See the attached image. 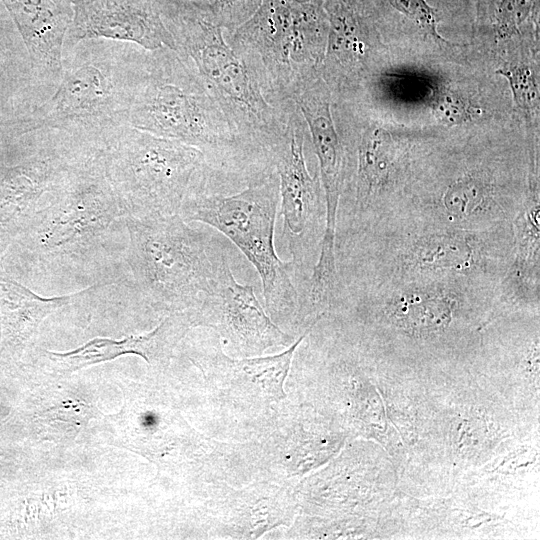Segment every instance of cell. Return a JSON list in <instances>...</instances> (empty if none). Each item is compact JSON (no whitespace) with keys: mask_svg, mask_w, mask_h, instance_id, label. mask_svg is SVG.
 Segmentation results:
<instances>
[{"mask_svg":"<svg viewBox=\"0 0 540 540\" xmlns=\"http://www.w3.org/2000/svg\"><path fill=\"white\" fill-rule=\"evenodd\" d=\"M28 51L36 101L42 105L62 76V55L72 23V0H2Z\"/></svg>","mask_w":540,"mask_h":540,"instance_id":"cell-14","label":"cell"},{"mask_svg":"<svg viewBox=\"0 0 540 540\" xmlns=\"http://www.w3.org/2000/svg\"><path fill=\"white\" fill-rule=\"evenodd\" d=\"M294 6L301 8L322 7L323 0H286Z\"/></svg>","mask_w":540,"mask_h":540,"instance_id":"cell-30","label":"cell"},{"mask_svg":"<svg viewBox=\"0 0 540 540\" xmlns=\"http://www.w3.org/2000/svg\"><path fill=\"white\" fill-rule=\"evenodd\" d=\"M453 302L438 294L411 293L396 298L389 307L393 321L407 332L429 335L451 321Z\"/></svg>","mask_w":540,"mask_h":540,"instance_id":"cell-22","label":"cell"},{"mask_svg":"<svg viewBox=\"0 0 540 540\" xmlns=\"http://www.w3.org/2000/svg\"><path fill=\"white\" fill-rule=\"evenodd\" d=\"M328 22L321 74L330 91L356 80L369 48V32L358 0H323Z\"/></svg>","mask_w":540,"mask_h":540,"instance_id":"cell-17","label":"cell"},{"mask_svg":"<svg viewBox=\"0 0 540 540\" xmlns=\"http://www.w3.org/2000/svg\"><path fill=\"white\" fill-rule=\"evenodd\" d=\"M149 50L91 38L63 50L54 93L30 114L0 125L15 133L42 131L83 155L103 152L130 125V110L145 75Z\"/></svg>","mask_w":540,"mask_h":540,"instance_id":"cell-1","label":"cell"},{"mask_svg":"<svg viewBox=\"0 0 540 540\" xmlns=\"http://www.w3.org/2000/svg\"><path fill=\"white\" fill-rule=\"evenodd\" d=\"M194 313L195 326L211 328L240 356H258L294 342L264 310L253 287L235 279L227 251L222 248L211 291Z\"/></svg>","mask_w":540,"mask_h":540,"instance_id":"cell-11","label":"cell"},{"mask_svg":"<svg viewBox=\"0 0 540 540\" xmlns=\"http://www.w3.org/2000/svg\"><path fill=\"white\" fill-rule=\"evenodd\" d=\"M155 3L175 50L191 62L233 131L271 156L286 135L294 100L277 89L257 55L228 41L210 7Z\"/></svg>","mask_w":540,"mask_h":540,"instance_id":"cell-2","label":"cell"},{"mask_svg":"<svg viewBox=\"0 0 540 540\" xmlns=\"http://www.w3.org/2000/svg\"><path fill=\"white\" fill-rule=\"evenodd\" d=\"M291 98L306 123L319 162V177L325 201V226L318 261L330 265L335 262L337 213L344 178V149L332 113V93L321 70H317L297 83Z\"/></svg>","mask_w":540,"mask_h":540,"instance_id":"cell-12","label":"cell"},{"mask_svg":"<svg viewBox=\"0 0 540 540\" xmlns=\"http://www.w3.org/2000/svg\"><path fill=\"white\" fill-rule=\"evenodd\" d=\"M225 34L229 42L257 55L277 89L292 99L297 83L322 68L328 22L323 6L263 0L249 19Z\"/></svg>","mask_w":540,"mask_h":540,"instance_id":"cell-8","label":"cell"},{"mask_svg":"<svg viewBox=\"0 0 540 540\" xmlns=\"http://www.w3.org/2000/svg\"><path fill=\"white\" fill-rule=\"evenodd\" d=\"M497 74L505 77L510 85L517 106L527 112L539 107V85L533 69L525 64L501 67Z\"/></svg>","mask_w":540,"mask_h":540,"instance_id":"cell-24","label":"cell"},{"mask_svg":"<svg viewBox=\"0 0 540 540\" xmlns=\"http://www.w3.org/2000/svg\"><path fill=\"white\" fill-rule=\"evenodd\" d=\"M263 0H209L216 21L226 33L233 32L249 19Z\"/></svg>","mask_w":540,"mask_h":540,"instance_id":"cell-27","label":"cell"},{"mask_svg":"<svg viewBox=\"0 0 540 540\" xmlns=\"http://www.w3.org/2000/svg\"><path fill=\"white\" fill-rule=\"evenodd\" d=\"M129 123L138 130L195 147L212 168L239 189L275 170L269 154L250 146L233 131L191 62L166 46L149 50Z\"/></svg>","mask_w":540,"mask_h":540,"instance_id":"cell-3","label":"cell"},{"mask_svg":"<svg viewBox=\"0 0 540 540\" xmlns=\"http://www.w3.org/2000/svg\"><path fill=\"white\" fill-rule=\"evenodd\" d=\"M280 203L276 169L266 177L230 193L200 191L189 194L179 215L209 225L227 237L257 271L271 318L296 324L300 296L290 262L275 250V223Z\"/></svg>","mask_w":540,"mask_h":540,"instance_id":"cell-6","label":"cell"},{"mask_svg":"<svg viewBox=\"0 0 540 540\" xmlns=\"http://www.w3.org/2000/svg\"><path fill=\"white\" fill-rule=\"evenodd\" d=\"M91 289L44 298L0 269V345L23 346L47 316L72 304Z\"/></svg>","mask_w":540,"mask_h":540,"instance_id":"cell-20","label":"cell"},{"mask_svg":"<svg viewBox=\"0 0 540 540\" xmlns=\"http://www.w3.org/2000/svg\"><path fill=\"white\" fill-rule=\"evenodd\" d=\"M36 108L31 60L22 37L0 0V125Z\"/></svg>","mask_w":540,"mask_h":540,"instance_id":"cell-18","label":"cell"},{"mask_svg":"<svg viewBox=\"0 0 540 540\" xmlns=\"http://www.w3.org/2000/svg\"><path fill=\"white\" fill-rule=\"evenodd\" d=\"M103 156L107 177L125 216L175 215L191 193L238 190L195 147L130 125L106 147Z\"/></svg>","mask_w":540,"mask_h":540,"instance_id":"cell-4","label":"cell"},{"mask_svg":"<svg viewBox=\"0 0 540 540\" xmlns=\"http://www.w3.org/2000/svg\"><path fill=\"white\" fill-rule=\"evenodd\" d=\"M355 171L351 182V206L348 216L358 218L373 195L388 180L392 171L394 146L390 133L381 127L357 130L354 140Z\"/></svg>","mask_w":540,"mask_h":540,"instance_id":"cell-21","label":"cell"},{"mask_svg":"<svg viewBox=\"0 0 540 540\" xmlns=\"http://www.w3.org/2000/svg\"><path fill=\"white\" fill-rule=\"evenodd\" d=\"M83 158L45 132L0 128V256L66 168Z\"/></svg>","mask_w":540,"mask_h":540,"instance_id":"cell-9","label":"cell"},{"mask_svg":"<svg viewBox=\"0 0 540 540\" xmlns=\"http://www.w3.org/2000/svg\"><path fill=\"white\" fill-rule=\"evenodd\" d=\"M125 211L106 174L103 152L71 163L15 238L43 269L84 260Z\"/></svg>","mask_w":540,"mask_h":540,"instance_id":"cell-5","label":"cell"},{"mask_svg":"<svg viewBox=\"0 0 540 540\" xmlns=\"http://www.w3.org/2000/svg\"><path fill=\"white\" fill-rule=\"evenodd\" d=\"M432 110L440 123L457 126L471 121L476 109L459 92L442 87L433 96Z\"/></svg>","mask_w":540,"mask_h":540,"instance_id":"cell-26","label":"cell"},{"mask_svg":"<svg viewBox=\"0 0 540 540\" xmlns=\"http://www.w3.org/2000/svg\"><path fill=\"white\" fill-rule=\"evenodd\" d=\"M472 258L468 242L456 235H439L424 240L414 251L416 266L430 270L464 269Z\"/></svg>","mask_w":540,"mask_h":540,"instance_id":"cell-23","label":"cell"},{"mask_svg":"<svg viewBox=\"0 0 540 540\" xmlns=\"http://www.w3.org/2000/svg\"><path fill=\"white\" fill-rule=\"evenodd\" d=\"M487 187L478 179L464 178L456 181L444 197L446 208L458 216L471 215L487 200Z\"/></svg>","mask_w":540,"mask_h":540,"instance_id":"cell-25","label":"cell"},{"mask_svg":"<svg viewBox=\"0 0 540 540\" xmlns=\"http://www.w3.org/2000/svg\"><path fill=\"white\" fill-rule=\"evenodd\" d=\"M535 0H500L496 9V28L502 37L519 31L527 20Z\"/></svg>","mask_w":540,"mask_h":540,"instance_id":"cell-29","label":"cell"},{"mask_svg":"<svg viewBox=\"0 0 540 540\" xmlns=\"http://www.w3.org/2000/svg\"><path fill=\"white\" fill-rule=\"evenodd\" d=\"M307 332L279 354L241 359L226 355L216 336L202 346L196 360L219 390L255 403L279 402L286 398L283 385L294 353Z\"/></svg>","mask_w":540,"mask_h":540,"instance_id":"cell-15","label":"cell"},{"mask_svg":"<svg viewBox=\"0 0 540 540\" xmlns=\"http://www.w3.org/2000/svg\"><path fill=\"white\" fill-rule=\"evenodd\" d=\"M192 326H195L194 312H176L168 314L156 328L143 335L122 340L94 338L74 350L45 351V355L60 374H70L128 353L141 356L151 366L163 367Z\"/></svg>","mask_w":540,"mask_h":540,"instance_id":"cell-16","label":"cell"},{"mask_svg":"<svg viewBox=\"0 0 540 540\" xmlns=\"http://www.w3.org/2000/svg\"><path fill=\"white\" fill-rule=\"evenodd\" d=\"M72 5L63 50L91 38L134 43L147 50L164 46L175 50L155 0H72Z\"/></svg>","mask_w":540,"mask_h":540,"instance_id":"cell-13","label":"cell"},{"mask_svg":"<svg viewBox=\"0 0 540 540\" xmlns=\"http://www.w3.org/2000/svg\"><path fill=\"white\" fill-rule=\"evenodd\" d=\"M388 1L394 9L413 21L426 35L440 42H448L439 34L437 12L426 0Z\"/></svg>","mask_w":540,"mask_h":540,"instance_id":"cell-28","label":"cell"},{"mask_svg":"<svg viewBox=\"0 0 540 540\" xmlns=\"http://www.w3.org/2000/svg\"><path fill=\"white\" fill-rule=\"evenodd\" d=\"M307 132L306 123L295 105L284 139L271 151L279 177L282 238L290 254L293 281L300 297H303L311 275L315 245H320L316 237L325 212L320 177L311 176L307 167Z\"/></svg>","mask_w":540,"mask_h":540,"instance_id":"cell-10","label":"cell"},{"mask_svg":"<svg viewBox=\"0 0 540 540\" xmlns=\"http://www.w3.org/2000/svg\"><path fill=\"white\" fill-rule=\"evenodd\" d=\"M177 1H183V2H188V3L200 5V6H208V7H210L209 0H177Z\"/></svg>","mask_w":540,"mask_h":540,"instance_id":"cell-31","label":"cell"},{"mask_svg":"<svg viewBox=\"0 0 540 540\" xmlns=\"http://www.w3.org/2000/svg\"><path fill=\"white\" fill-rule=\"evenodd\" d=\"M296 509L295 499L284 487L259 484L228 497L222 519L236 538H258L286 524Z\"/></svg>","mask_w":540,"mask_h":540,"instance_id":"cell-19","label":"cell"},{"mask_svg":"<svg viewBox=\"0 0 540 540\" xmlns=\"http://www.w3.org/2000/svg\"><path fill=\"white\" fill-rule=\"evenodd\" d=\"M124 218L127 263L141 295L168 314L197 310L211 291L222 247L179 214Z\"/></svg>","mask_w":540,"mask_h":540,"instance_id":"cell-7","label":"cell"}]
</instances>
